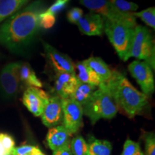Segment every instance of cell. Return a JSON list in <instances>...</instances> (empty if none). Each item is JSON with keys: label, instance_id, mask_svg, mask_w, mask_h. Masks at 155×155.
Returning a JSON list of instances; mask_svg holds the SVG:
<instances>
[{"label": "cell", "instance_id": "1", "mask_svg": "<svg viewBox=\"0 0 155 155\" xmlns=\"http://www.w3.org/2000/svg\"><path fill=\"white\" fill-rule=\"evenodd\" d=\"M45 9L43 0H36L0 25V45L15 53L26 50L40 30L39 17Z\"/></svg>", "mask_w": 155, "mask_h": 155}, {"label": "cell", "instance_id": "2", "mask_svg": "<svg viewBox=\"0 0 155 155\" xmlns=\"http://www.w3.org/2000/svg\"><path fill=\"white\" fill-rule=\"evenodd\" d=\"M113 97L118 109L129 118L139 115L148 104V96L139 91L119 71H112L111 76L104 83Z\"/></svg>", "mask_w": 155, "mask_h": 155}, {"label": "cell", "instance_id": "3", "mask_svg": "<svg viewBox=\"0 0 155 155\" xmlns=\"http://www.w3.org/2000/svg\"><path fill=\"white\" fill-rule=\"evenodd\" d=\"M82 108L83 114L90 119L93 125L101 119H113L119 111L104 83H101L98 86Z\"/></svg>", "mask_w": 155, "mask_h": 155}, {"label": "cell", "instance_id": "4", "mask_svg": "<svg viewBox=\"0 0 155 155\" xmlns=\"http://www.w3.org/2000/svg\"><path fill=\"white\" fill-rule=\"evenodd\" d=\"M134 28L122 23L104 19V30L122 61L129 60Z\"/></svg>", "mask_w": 155, "mask_h": 155}, {"label": "cell", "instance_id": "5", "mask_svg": "<svg viewBox=\"0 0 155 155\" xmlns=\"http://www.w3.org/2000/svg\"><path fill=\"white\" fill-rule=\"evenodd\" d=\"M154 44L148 29L141 25H137L134 31L130 52L128 58H135L143 60L154 70Z\"/></svg>", "mask_w": 155, "mask_h": 155}, {"label": "cell", "instance_id": "6", "mask_svg": "<svg viewBox=\"0 0 155 155\" xmlns=\"http://www.w3.org/2000/svg\"><path fill=\"white\" fill-rule=\"evenodd\" d=\"M80 3L86 8L101 15L103 19L119 22L135 28L136 17L132 12H121L116 9L108 0H81Z\"/></svg>", "mask_w": 155, "mask_h": 155}, {"label": "cell", "instance_id": "7", "mask_svg": "<svg viewBox=\"0 0 155 155\" xmlns=\"http://www.w3.org/2000/svg\"><path fill=\"white\" fill-rule=\"evenodd\" d=\"M21 63L7 64L0 73V94L6 100H12L18 94L20 86L19 68Z\"/></svg>", "mask_w": 155, "mask_h": 155}, {"label": "cell", "instance_id": "8", "mask_svg": "<svg viewBox=\"0 0 155 155\" xmlns=\"http://www.w3.org/2000/svg\"><path fill=\"white\" fill-rule=\"evenodd\" d=\"M128 69L131 76L137 81V83L141 87L143 94L148 96L154 92V73L152 72V68L148 63L145 61L137 60L129 64Z\"/></svg>", "mask_w": 155, "mask_h": 155}, {"label": "cell", "instance_id": "9", "mask_svg": "<svg viewBox=\"0 0 155 155\" xmlns=\"http://www.w3.org/2000/svg\"><path fill=\"white\" fill-rule=\"evenodd\" d=\"M63 126L71 134H75L83 127L82 106L71 98L62 99Z\"/></svg>", "mask_w": 155, "mask_h": 155}, {"label": "cell", "instance_id": "10", "mask_svg": "<svg viewBox=\"0 0 155 155\" xmlns=\"http://www.w3.org/2000/svg\"><path fill=\"white\" fill-rule=\"evenodd\" d=\"M42 46L47 58L48 63L55 73H70L75 74V64L71 58L64 54L45 42H42Z\"/></svg>", "mask_w": 155, "mask_h": 155}, {"label": "cell", "instance_id": "11", "mask_svg": "<svg viewBox=\"0 0 155 155\" xmlns=\"http://www.w3.org/2000/svg\"><path fill=\"white\" fill-rule=\"evenodd\" d=\"M49 96L45 91L35 87H28L22 96V103L35 116H40L47 105Z\"/></svg>", "mask_w": 155, "mask_h": 155}, {"label": "cell", "instance_id": "12", "mask_svg": "<svg viewBox=\"0 0 155 155\" xmlns=\"http://www.w3.org/2000/svg\"><path fill=\"white\" fill-rule=\"evenodd\" d=\"M42 124L48 128L58 126L63 121L62 98L59 96L49 97V100L41 114Z\"/></svg>", "mask_w": 155, "mask_h": 155}, {"label": "cell", "instance_id": "13", "mask_svg": "<svg viewBox=\"0 0 155 155\" xmlns=\"http://www.w3.org/2000/svg\"><path fill=\"white\" fill-rule=\"evenodd\" d=\"M54 88L58 96L62 99L69 98L76 88L78 79L76 74L70 73H57L54 77Z\"/></svg>", "mask_w": 155, "mask_h": 155}, {"label": "cell", "instance_id": "14", "mask_svg": "<svg viewBox=\"0 0 155 155\" xmlns=\"http://www.w3.org/2000/svg\"><path fill=\"white\" fill-rule=\"evenodd\" d=\"M76 25L81 33L86 35L101 36L104 31V19L94 12L83 15Z\"/></svg>", "mask_w": 155, "mask_h": 155}, {"label": "cell", "instance_id": "15", "mask_svg": "<svg viewBox=\"0 0 155 155\" xmlns=\"http://www.w3.org/2000/svg\"><path fill=\"white\" fill-rule=\"evenodd\" d=\"M71 136L72 134L63 125H58L50 128L46 136V141L50 148L55 151L68 144Z\"/></svg>", "mask_w": 155, "mask_h": 155}, {"label": "cell", "instance_id": "16", "mask_svg": "<svg viewBox=\"0 0 155 155\" xmlns=\"http://www.w3.org/2000/svg\"><path fill=\"white\" fill-rule=\"evenodd\" d=\"M77 71V78L80 82L88 83L98 87L102 83L98 75L88 66L84 61L77 62L75 65Z\"/></svg>", "mask_w": 155, "mask_h": 155}, {"label": "cell", "instance_id": "17", "mask_svg": "<svg viewBox=\"0 0 155 155\" xmlns=\"http://www.w3.org/2000/svg\"><path fill=\"white\" fill-rule=\"evenodd\" d=\"M84 61L98 75L102 83H106L111 78L112 71L101 58L91 57Z\"/></svg>", "mask_w": 155, "mask_h": 155}, {"label": "cell", "instance_id": "18", "mask_svg": "<svg viewBox=\"0 0 155 155\" xmlns=\"http://www.w3.org/2000/svg\"><path fill=\"white\" fill-rule=\"evenodd\" d=\"M30 0H0V23L22 9Z\"/></svg>", "mask_w": 155, "mask_h": 155}, {"label": "cell", "instance_id": "19", "mask_svg": "<svg viewBox=\"0 0 155 155\" xmlns=\"http://www.w3.org/2000/svg\"><path fill=\"white\" fill-rule=\"evenodd\" d=\"M97 88H98L97 86L78 81L74 92L69 98L83 106L88 101L93 93L96 90Z\"/></svg>", "mask_w": 155, "mask_h": 155}, {"label": "cell", "instance_id": "20", "mask_svg": "<svg viewBox=\"0 0 155 155\" xmlns=\"http://www.w3.org/2000/svg\"><path fill=\"white\" fill-rule=\"evenodd\" d=\"M19 78L20 81L28 87L42 88V83L37 75L29 63H21L19 68Z\"/></svg>", "mask_w": 155, "mask_h": 155}, {"label": "cell", "instance_id": "21", "mask_svg": "<svg viewBox=\"0 0 155 155\" xmlns=\"http://www.w3.org/2000/svg\"><path fill=\"white\" fill-rule=\"evenodd\" d=\"M88 144L89 155H111L112 146L108 141L92 139Z\"/></svg>", "mask_w": 155, "mask_h": 155}, {"label": "cell", "instance_id": "22", "mask_svg": "<svg viewBox=\"0 0 155 155\" xmlns=\"http://www.w3.org/2000/svg\"><path fill=\"white\" fill-rule=\"evenodd\" d=\"M72 155H89L88 144L81 136H76L70 141Z\"/></svg>", "mask_w": 155, "mask_h": 155}, {"label": "cell", "instance_id": "23", "mask_svg": "<svg viewBox=\"0 0 155 155\" xmlns=\"http://www.w3.org/2000/svg\"><path fill=\"white\" fill-rule=\"evenodd\" d=\"M135 17H139L145 24L155 29V8L154 7H149L139 12H132Z\"/></svg>", "mask_w": 155, "mask_h": 155}, {"label": "cell", "instance_id": "24", "mask_svg": "<svg viewBox=\"0 0 155 155\" xmlns=\"http://www.w3.org/2000/svg\"><path fill=\"white\" fill-rule=\"evenodd\" d=\"M108 2L121 12H134L139 8L137 4L127 0H108Z\"/></svg>", "mask_w": 155, "mask_h": 155}, {"label": "cell", "instance_id": "25", "mask_svg": "<svg viewBox=\"0 0 155 155\" xmlns=\"http://www.w3.org/2000/svg\"><path fill=\"white\" fill-rule=\"evenodd\" d=\"M121 155H144L139 143L127 139L124 145Z\"/></svg>", "mask_w": 155, "mask_h": 155}, {"label": "cell", "instance_id": "26", "mask_svg": "<svg viewBox=\"0 0 155 155\" xmlns=\"http://www.w3.org/2000/svg\"><path fill=\"white\" fill-rule=\"evenodd\" d=\"M41 152L38 147L32 145L24 144L20 147H14L10 151V155H33L34 154Z\"/></svg>", "mask_w": 155, "mask_h": 155}, {"label": "cell", "instance_id": "27", "mask_svg": "<svg viewBox=\"0 0 155 155\" xmlns=\"http://www.w3.org/2000/svg\"><path fill=\"white\" fill-rule=\"evenodd\" d=\"M56 18L55 15H53L46 11L42 12L39 17V24L40 28L45 30L52 28L55 24Z\"/></svg>", "mask_w": 155, "mask_h": 155}, {"label": "cell", "instance_id": "28", "mask_svg": "<svg viewBox=\"0 0 155 155\" xmlns=\"http://www.w3.org/2000/svg\"><path fill=\"white\" fill-rule=\"evenodd\" d=\"M69 1L70 0H55V2L45 11L50 14L56 16V15L65 9Z\"/></svg>", "mask_w": 155, "mask_h": 155}, {"label": "cell", "instance_id": "29", "mask_svg": "<svg viewBox=\"0 0 155 155\" xmlns=\"http://www.w3.org/2000/svg\"><path fill=\"white\" fill-rule=\"evenodd\" d=\"M144 155H155V137L154 133H149L145 137V153Z\"/></svg>", "mask_w": 155, "mask_h": 155}, {"label": "cell", "instance_id": "30", "mask_svg": "<svg viewBox=\"0 0 155 155\" xmlns=\"http://www.w3.org/2000/svg\"><path fill=\"white\" fill-rule=\"evenodd\" d=\"M83 15V11L78 7H73L67 13V19L69 22L76 25Z\"/></svg>", "mask_w": 155, "mask_h": 155}, {"label": "cell", "instance_id": "31", "mask_svg": "<svg viewBox=\"0 0 155 155\" xmlns=\"http://www.w3.org/2000/svg\"><path fill=\"white\" fill-rule=\"evenodd\" d=\"M0 143L9 153L14 148L15 144L13 137L8 134L5 133L0 134Z\"/></svg>", "mask_w": 155, "mask_h": 155}, {"label": "cell", "instance_id": "32", "mask_svg": "<svg viewBox=\"0 0 155 155\" xmlns=\"http://www.w3.org/2000/svg\"><path fill=\"white\" fill-rule=\"evenodd\" d=\"M69 144L63 147V148L60 149V150L53 151V155H72Z\"/></svg>", "mask_w": 155, "mask_h": 155}, {"label": "cell", "instance_id": "33", "mask_svg": "<svg viewBox=\"0 0 155 155\" xmlns=\"http://www.w3.org/2000/svg\"><path fill=\"white\" fill-rule=\"evenodd\" d=\"M7 154H9V153L4 148V147L0 143V155H6Z\"/></svg>", "mask_w": 155, "mask_h": 155}, {"label": "cell", "instance_id": "34", "mask_svg": "<svg viewBox=\"0 0 155 155\" xmlns=\"http://www.w3.org/2000/svg\"><path fill=\"white\" fill-rule=\"evenodd\" d=\"M6 155H10L9 154H6Z\"/></svg>", "mask_w": 155, "mask_h": 155}]
</instances>
